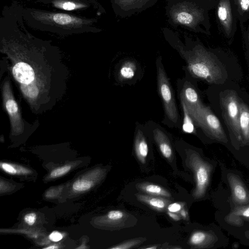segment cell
<instances>
[{"mask_svg":"<svg viewBox=\"0 0 249 249\" xmlns=\"http://www.w3.org/2000/svg\"><path fill=\"white\" fill-rule=\"evenodd\" d=\"M165 39L186 59L187 68L191 74L206 80L210 84H221L227 78L223 65L211 52L201 45L195 43L188 47L182 42L178 36L167 27L161 28Z\"/></svg>","mask_w":249,"mask_h":249,"instance_id":"1","label":"cell"},{"mask_svg":"<svg viewBox=\"0 0 249 249\" xmlns=\"http://www.w3.org/2000/svg\"><path fill=\"white\" fill-rule=\"evenodd\" d=\"M165 16L168 23L175 28L205 33L207 11L204 0H165Z\"/></svg>","mask_w":249,"mask_h":249,"instance_id":"2","label":"cell"},{"mask_svg":"<svg viewBox=\"0 0 249 249\" xmlns=\"http://www.w3.org/2000/svg\"><path fill=\"white\" fill-rule=\"evenodd\" d=\"M222 115L231 137L241 142L239 124V99L235 91L227 89L219 94Z\"/></svg>","mask_w":249,"mask_h":249,"instance_id":"3","label":"cell"},{"mask_svg":"<svg viewBox=\"0 0 249 249\" xmlns=\"http://www.w3.org/2000/svg\"><path fill=\"white\" fill-rule=\"evenodd\" d=\"M186 164L194 172L196 182L193 192L195 199L202 198L205 195L209 184L213 166L204 160L196 151L186 150Z\"/></svg>","mask_w":249,"mask_h":249,"instance_id":"4","label":"cell"},{"mask_svg":"<svg viewBox=\"0 0 249 249\" xmlns=\"http://www.w3.org/2000/svg\"><path fill=\"white\" fill-rule=\"evenodd\" d=\"M192 119L210 138L223 143L228 142L227 137L220 122L209 107L203 105Z\"/></svg>","mask_w":249,"mask_h":249,"instance_id":"5","label":"cell"},{"mask_svg":"<svg viewBox=\"0 0 249 249\" xmlns=\"http://www.w3.org/2000/svg\"><path fill=\"white\" fill-rule=\"evenodd\" d=\"M160 60L161 57L159 56L156 61L158 90L167 117L176 123L178 120V111L169 79L162 65L160 64Z\"/></svg>","mask_w":249,"mask_h":249,"instance_id":"6","label":"cell"},{"mask_svg":"<svg viewBox=\"0 0 249 249\" xmlns=\"http://www.w3.org/2000/svg\"><path fill=\"white\" fill-rule=\"evenodd\" d=\"M159 0H111L117 16L126 18L151 8Z\"/></svg>","mask_w":249,"mask_h":249,"instance_id":"7","label":"cell"},{"mask_svg":"<svg viewBox=\"0 0 249 249\" xmlns=\"http://www.w3.org/2000/svg\"><path fill=\"white\" fill-rule=\"evenodd\" d=\"M233 201L238 205L249 203V191L240 178L233 173L227 175Z\"/></svg>","mask_w":249,"mask_h":249,"instance_id":"8","label":"cell"},{"mask_svg":"<svg viewBox=\"0 0 249 249\" xmlns=\"http://www.w3.org/2000/svg\"><path fill=\"white\" fill-rule=\"evenodd\" d=\"M180 99L191 118L203 105L196 90L188 84L184 85L181 93Z\"/></svg>","mask_w":249,"mask_h":249,"instance_id":"9","label":"cell"},{"mask_svg":"<svg viewBox=\"0 0 249 249\" xmlns=\"http://www.w3.org/2000/svg\"><path fill=\"white\" fill-rule=\"evenodd\" d=\"M217 240L212 231H196L190 235L188 244L193 248L206 249L212 247Z\"/></svg>","mask_w":249,"mask_h":249,"instance_id":"10","label":"cell"},{"mask_svg":"<svg viewBox=\"0 0 249 249\" xmlns=\"http://www.w3.org/2000/svg\"><path fill=\"white\" fill-rule=\"evenodd\" d=\"M219 20L227 35L231 31L232 17L231 4L229 0H221L217 7Z\"/></svg>","mask_w":249,"mask_h":249,"instance_id":"11","label":"cell"},{"mask_svg":"<svg viewBox=\"0 0 249 249\" xmlns=\"http://www.w3.org/2000/svg\"><path fill=\"white\" fill-rule=\"evenodd\" d=\"M244 220H249V203L238 205L225 217L227 223L236 227L242 226Z\"/></svg>","mask_w":249,"mask_h":249,"instance_id":"12","label":"cell"},{"mask_svg":"<svg viewBox=\"0 0 249 249\" xmlns=\"http://www.w3.org/2000/svg\"><path fill=\"white\" fill-rule=\"evenodd\" d=\"M13 74L16 79L22 84H31L35 79V72L28 64L17 63L13 68Z\"/></svg>","mask_w":249,"mask_h":249,"instance_id":"13","label":"cell"},{"mask_svg":"<svg viewBox=\"0 0 249 249\" xmlns=\"http://www.w3.org/2000/svg\"><path fill=\"white\" fill-rule=\"evenodd\" d=\"M137 199L154 210L163 212L167 209L171 201L164 197L154 196L149 195L137 194L136 195Z\"/></svg>","mask_w":249,"mask_h":249,"instance_id":"14","label":"cell"},{"mask_svg":"<svg viewBox=\"0 0 249 249\" xmlns=\"http://www.w3.org/2000/svg\"><path fill=\"white\" fill-rule=\"evenodd\" d=\"M154 138L162 156L171 161L173 158V150L167 136L160 129H156L154 131Z\"/></svg>","mask_w":249,"mask_h":249,"instance_id":"15","label":"cell"},{"mask_svg":"<svg viewBox=\"0 0 249 249\" xmlns=\"http://www.w3.org/2000/svg\"><path fill=\"white\" fill-rule=\"evenodd\" d=\"M239 124L241 142L247 144L249 142V107L243 102L239 104Z\"/></svg>","mask_w":249,"mask_h":249,"instance_id":"16","label":"cell"},{"mask_svg":"<svg viewBox=\"0 0 249 249\" xmlns=\"http://www.w3.org/2000/svg\"><path fill=\"white\" fill-rule=\"evenodd\" d=\"M134 150L138 160L144 164L148 153V146L145 137L140 130L137 131L135 138Z\"/></svg>","mask_w":249,"mask_h":249,"instance_id":"17","label":"cell"},{"mask_svg":"<svg viewBox=\"0 0 249 249\" xmlns=\"http://www.w3.org/2000/svg\"><path fill=\"white\" fill-rule=\"evenodd\" d=\"M136 188L146 194L169 198L171 194L162 187L151 182H143L136 184Z\"/></svg>","mask_w":249,"mask_h":249,"instance_id":"18","label":"cell"},{"mask_svg":"<svg viewBox=\"0 0 249 249\" xmlns=\"http://www.w3.org/2000/svg\"><path fill=\"white\" fill-rule=\"evenodd\" d=\"M136 71V66L134 62L125 61L120 70L119 77L122 80L130 79L135 75Z\"/></svg>","mask_w":249,"mask_h":249,"instance_id":"19","label":"cell"},{"mask_svg":"<svg viewBox=\"0 0 249 249\" xmlns=\"http://www.w3.org/2000/svg\"><path fill=\"white\" fill-rule=\"evenodd\" d=\"M21 90L24 94L30 98H34L36 97L39 93V89L36 85L29 84H23L21 87Z\"/></svg>","mask_w":249,"mask_h":249,"instance_id":"20","label":"cell"},{"mask_svg":"<svg viewBox=\"0 0 249 249\" xmlns=\"http://www.w3.org/2000/svg\"><path fill=\"white\" fill-rule=\"evenodd\" d=\"M142 238H136L127 240L110 248L111 249H128L138 246L143 242Z\"/></svg>","mask_w":249,"mask_h":249,"instance_id":"21","label":"cell"},{"mask_svg":"<svg viewBox=\"0 0 249 249\" xmlns=\"http://www.w3.org/2000/svg\"><path fill=\"white\" fill-rule=\"evenodd\" d=\"M92 185V182L83 179H80L75 181L73 185L72 188L75 191H85L88 190Z\"/></svg>","mask_w":249,"mask_h":249,"instance_id":"22","label":"cell"},{"mask_svg":"<svg viewBox=\"0 0 249 249\" xmlns=\"http://www.w3.org/2000/svg\"><path fill=\"white\" fill-rule=\"evenodd\" d=\"M54 21L60 25H67L73 22V18L68 15L58 13L53 16Z\"/></svg>","mask_w":249,"mask_h":249,"instance_id":"23","label":"cell"},{"mask_svg":"<svg viewBox=\"0 0 249 249\" xmlns=\"http://www.w3.org/2000/svg\"><path fill=\"white\" fill-rule=\"evenodd\" d=\"M182 107L184 113L183 129L185 132L191 133L194 130V127L192 122L193 120L185 107L183 106Z\"/></svg>","mask_w":249,"mask_h":249,"instance_id":"24","label":"cell"},{"mask_svg":"<svg viewBox=\"0 0 249 249\" xmlns=\"http://www.w3.org/2000/svg\"><path fill=\"white\" fill-rule=\"evenodd\" d=\"M6 108L9 113L12 116L16 115L18 112V106L13 98H9L5 102Z\"/></svg>","mask_w":249,"mask_h":249,"instance_id":"25","label":"cell"},{"mask_svg":"<svg viewBox=\"0 0 249 249\" xmlns=\"http://www.w3.org/2000/svg\"><path fill=\"white\" fill-rule=\"evenodd\" d=\"M71 169L69 165H65L62 167L56 168L52 171L50 176L52 178H55L67 173Z\"/></svg>","mask_w":249,"mask_h":249,"instance_id":"26","label":"cell"},{"mask_svg":"<svg viewBox=\"0 0 249 249\" xmlns=\"http://www.w3.org/2000/svg\"><path fill=\"white\" fill-rule=\"evenodd\" d=\"M184 204L180 202L170 203L167 206V211L178 213L183 208Z\"/></svg>","mask_w":249,"mask_h":249,"instance_id":"27","label":"cell"},{"mask_svg":"<svg viewBox=\"0 0 249 249\" xmlns=\"http://www.w3.org/2000/svg\"><path fill=\"white\" fill-rule=\"evenodd\" d=\"M1 168L6 173L14 175L17 172V170L10 164L7 163H0Z\"/></svg>","mask_w":249,"mask_h":249,"instance_id":"28","label":"cell"},{"mask_svg":"<svg viewBox=\"0 0 249 249\" xmlns=\"http://www.w3.org/2000/svg\"><path fill=\"white\" fill-rule=\"evenodd\" d=\"M24 219L29 225H33L36 220V214L34 213H28L25 215Z\"/></svg>","mask_w":249,"mask_h":249,"instance_id":"29","label":"cell"},{"mask_svg":"<svg viewBox=\"0 0 249 249\" xmlns=\"http://www.w3.org/2000/svg\"><path fill=\"white\" fill-rule=\"evenodd\" d=\"M239 8L243 11H248L249 9V0H237Z\"/></svg>","mask_w":249,"mask_h":249,"instance_id":"30","label":"cell"},{"mask_svg":"<svg viewBox=\"0 0 249 249\" xmlns=\"http://www.w3.org/2000/svg\"><path fill=\"white\" fill-rule=\"evenodd\" d=\"M62 238V234L56 231H53L49 235V239L53 242H58L61 240Z\"/></svg>","mask_w":249,"mask_h":249,"instance_id":"31","label":"cell"},{"mask_svg":"<svg viewBox=\"0 0 249 249\" xmlns=\"http://www.w3.org/2000/svg\"><path fill=\"white\" fill-rule=\"evenodd\" d=\"M61 7L64 10L70 11L75 9L76 5L73 2L68 1L63 3Z\"/></svg>","mask_w":249,"mask_h":249,"instance_id":"32","label":"cell"},{"mask_svg":"<svg viewBox=\"0 0 249 249\" xmlns=\"http://www.w3.org/2000/svg\"><path fill=\"white\" fill-rule=\"evenodd\" d=\"M168 216L175 221H178L180 219L181 217L176 213H173L167 211V213Z\"/></svg>","mask_w":249,"mask_h":249,"instance_id":"33","label":"cell"},{"mask_svg":"<svg viewBox=\"0 0 249 249\" xmlns=\"http://www.w3.org/2000/svg\"><path fill=\"white\" fill-rule=\"evenodd\" d=\"M179 214L181 218H182L184 219H186L188 218V213L187 211L182 208L179 212Z\"/></svg>","mask_w":249,"mask_h":249,"instance_id":"34","label":"cell"},{"mask_svg":"<svg viewBox=\"0 0 249 249\" xmlns=\"http://www.w3.org/2000/svg\"><path fill=\"white\" fill-rule=\"evenodd\" d=\"M58 246H56V245H52V246H49V247H46L44 249H58Z\"/></svg>","mask_w":249,"mask_h":249,"instance_id":"35","label":"cell"},{"mask_svg":"<svg viewBox=\"0 0 249 249\" xmlns=\"http://www.w3.org/2000/svg\"><path fill=\"white\" fill-rule=\"evenodd\" d=\"M158 248L157 246H152L151 247L144 248L145 249H156Z\"/></svg>","mask_w":249,"mask_h":249,"instance_id":"36","label":"cell"},{"mask_svg":"<svg viewBox=\"0 0 249 249\" xmlns=\"http://www.w3.org/2000/svg\"><path fill=\"white\" fill-rule=\"evenodd\" d=\"M246 237L249 239V231H247L245 232Z\"/></svg>","mask_w":249,"mask_h":249,"instance_id":"37","label":"cell"},{"mask_svg":"<svg viewBox=\"0 0 249 249\" xmlns=\"http://www.w3.org/2000/svg\"></svg>","mask_w":249,"mask_h":249,"instance_id":"38","label":"cell"}]
</instances>
